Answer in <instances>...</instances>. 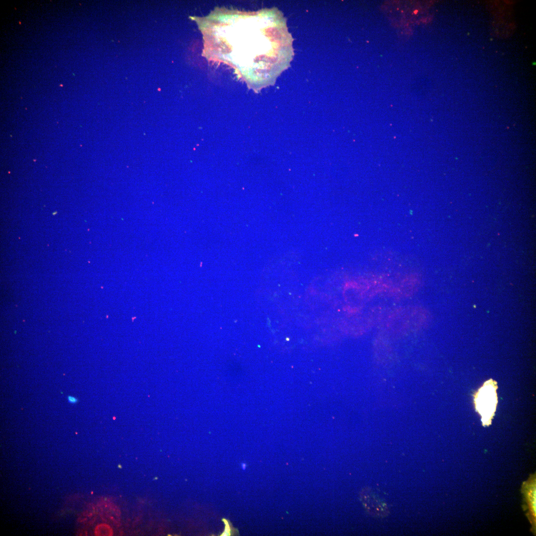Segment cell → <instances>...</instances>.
<instances>
[{"mask_svg": "<svg viewBox=\"0 0 536 536\" xmlns=\"http://www.w3.org/2000/svg\"><path fill=\"white\" fill-rule=\"evenodd\" d=\"M429 312L419 306L410 305L399 308L384 319V329L394 335H402L425 328L429 324Z\"/></svg>", "mask_w": 536, "mask_h": 536, "instance_id": "obj_1", "label": "cell"}, {"mask_svg": "<svg viewBox=\"0 0 536 536\" xmlns=\"http://www.w3.org/2000/svg\"><path fill=\"white\" fill-rule=\"evenodd\" d=\"M494 386L486 384L480 390L476 400L478 410L483 418V425H488L495 411L496 396Z\"/></svg>", "mask_w": 536, "mask_h": 536, "instance_id": "obj_2", "label": "cell"}, {"mask_svg": "<svg viewBox=\"0 0 536 536\" xmlns=\"http://www.w3.org/2000/svg\"><path fill=\"white\" fill-rule=\"evenodd\" d=\"M420 285V280L418 276L410 275L396 283L391 282L386 294L397 299L409 298L418 291Z\"/></svg>", "mask_w": 536, "mask_h": 536, "instance_id": "obj_3", "label": "cell"}, {"mask_svg": "<svg viewBox=\"0 0 536 536\" xmlns=\"http://www.w3.org/2000/svg\"><path fill=\"white\" fill-rule=\"evenodd\" d=\"M536 474H531L530 478L523 482L522 492L524 494L526 506L525 509L528 510L526 516L532 525L531 531L536 534Z\"/></svg>", "mask_w": 536, "mask_h": 536, "instance_id": "obj_4", "label": "cell"}, {"mask_svg": "<svg viewBox=\"0 0 536 536\" xmlns=\"http://www.w3.org/2000/svg\"><path fill=\"white\" fill-rule=\"evenodd\" d=\"M360 497L366 509L371 515L378 517L387 515L388 510L386 505L371 491L367 489H363Z\"/></svg>", "mask_w": 536, "mask_h": 536, "instance_id": "obj_5", "label": "cell"}, {"mask_svg": "<svg viewBox=\"0 0 536 536\" xmlns=\"http://www.w3.org/2000/svg\"><path fill=\"white\" fill-rule=\"evenodd\" d=\"M224 523L225 524V532L221 535H222V536L231 535L232 531H233V530H231V527L230 526V523L229 522H228V521L227 520H224Z\"/></svg>", "mask_w": 536, "mask_h": 536, "instance_id": "obj_6", "label": "cell"}, {"mask_svg": "<svg viewBox=\"0 0 536 536\" xmlns=\"http://www.w3.org/2000/svg\"><path fill=\"white\" fill-rule=\"evenodd\" d=\"M68 401L69 402H70V403H76L77 402V399H76L74 397H71V396H68Z\"/></svg>", "mask_w": 536, "mask_h": 536, "instance_id": "obj_7", "label": "cell"}]
</instances>
